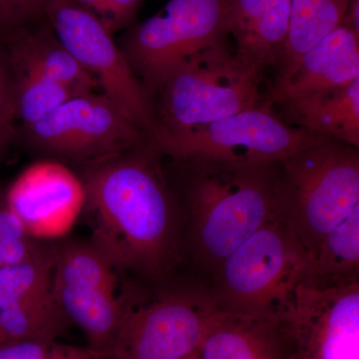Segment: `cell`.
<instances>
[{
    "mask_svg": "<svg viewBox=\"0 0 359 359\" xmlns=\"http://www.w3.org/2000/svg\"><path fill=\"white\" fill-rule=\"evenodd\" d=\"M150 140L90 163L84 179L94 242L115 266L144 276L171 271L180 259V211Z\"/></svg>",
    "mask_w": 359,
    "mask_h": 359,
    "instance_id": "cell-1",
    "label": "cell"
},
{
    "mask_svg": "<svg viewBox=\"0 0 359 359\" xmlns=\"http://www.w3.org/2000/svg\"><path fill=\"white\" fill-rule=\"evenodd\" d=\"M174 161L182 168V192L194 254L201 266L214 276L233 250L276 219V163Z\"/></svg>",
    "mask_w": 359,
    "mask_h": 359,
    "instance_id": "cell-2",
    "label": "cell"
},
{
    "mask_svg": "<svg viewBox=\"0 0 359 359\" xmlns=\"http://www.w3.org/2000/svg\"><path fill=\"white\" fill-rule=\"evenodd\" d=\"M273 208L313 263L327 236L359 210L358 149L320 135L276 162Z\"/></svg>",
    "mask_w": 359,
    "mask_h": 359,
    "instance_id": "cell-3",
    "label": "cell"
},
{
    "mask_svg": "<svg viewBox=\"0 0 359 359\" xmlns=\"http://www.w3.org/2000/svg\"><path fill=\"white\" fill-rule=\"evenodd\" d=\"M228 35L194 53L158 92L151 137L171 134L263 104V72L231 47ZM150 137V138H151Z\"/></svg>",
    "mask_w": 359,
    "mask_h": 359,
    "instance_id": "cell-4",
    "label": "cell"
},
{
    "mask_svg": "<svg viewBox=\"0 0 359 359\" xmlns=\"http://www.w3.org/2000/svg\"><path fill=\"white\" fill-rule=\"evenodd\" d=\"M311 264L294 233L273 219L222 262L210 292L219 311L280 320Z\"/></svg>",
    "mask_w": 359,
    "mask_h": 359,
    "instance_id": "cell-5",
    "label": "cell"
},
{
    "mask_svg": "<svg viewBox=\"0 0 359 359\" xmlns=\"http://www.w3.org/2000/svg\"><path fill=\"white\" fill-rule=\"evenodd\" d=\"M226 4V0H169L124 35L120 48L152 99L187 59L228 35Z\"/></svg>",
    "mask_w": 359,
    "mask_h": 359,
    "instance_id": "cell-6",
    "label": "cell"
},
{
    "mask_svg": "<svg viewBox=\"0 0 359 359\" xmlns=\"http://www.w3.org/2000/svg\"><path fill=\"white\" fill-rule=\"evenodd\" d=\"M320 136L292 127L264 104L171 134L149 140L162 156L173 160L207 159L273 164Z\"/></svg>",
    "mask_w": 359,
    "mask_h": 359,
    "instance_id": "cell-7",
    "label": "cell"
},
{
    "mask_svg": "<svg viewBox=\"0 0 359 359\" xmlns=\"http://www.w3.org/2000/svg\"><path fill=\"white\" fill-rule=\"evenodd\" d=\"M45 18L78 65L150 139L156 127L154 100L135 74L113 33L73 0H51Z\"/></svg>",
    "mask_w": 359,
    "mask_h": 359,
    "instance_id": "cell-8",
    "label": "cell"
},
{
    "mask_svg": "<svg viewBox=\"0 0 359 359\" xmlns=\"http://www.w3.org/2000/svg\"><path fill=\"white\" fill-rule=\"evenodd\" d=\"M18 134L40 154L89 163L149 141L109 97L96 91L71 97L43 119L20 127Z\"/></svg>",
    "mask_w": 359,
    "mask_h": 359,
    "instance_id": "cell-9",
    "label": "cell"
},
{
    "mask_svg": "<svg viewBox=\"0 0 359 359\" xmlns=\"http://www.w3.org/2000/svg\"><path fill=\"white\" fill-rule=\"evenodd\" d=\"M115 264L93 244L54 250L53 292L88 347L104 359L114 346L128 304L117 294Z\"/></svg>",
    "mask_w": 359,
    "mask_h": 359,
    "instance_id": "cell-10",
    "label": "cell"
},
{
    "mask_svg": "<svg viewBox=\"0 0 359 359\" xmlns=\"http://www.w3.org/2000/svg\"><path fill=\"white\" fill-rule=\"evenodd\" d=\"M219 311L210 290L168 292L128 304L114 346L104 359H183L198 351Z\"/></svg>",
    "mask_w": 359,
    "mask_h": 359,
    "instance_id": "cell-11",
    "label": "cell"
},
{
    "mask_svg": "<svg viewBox=\"0 0 359 359\" xmlns=\"http://www.w3.org/2000/svg\"><path fill=\"white\" fill-rule=\"evenodd\" d=\"M280 321L292 359H359V280L325 285L306 276Z\"/></svg>",
    "mask_w": 359,
    "mask_h": 359,
    "instance_id": "cell-12",
    "label": "cell"
},
{
    "mask_svg": "<svg viewBox=\"0 0 359 359\" xmlns=\"http://www.w3.org/2000/svg\"><path fill=\"white\" fill-rule=\"evenodd\" d=\"M4 194L7 204L33 238L66 235L86 204L83 181L56 161L30 165Z\"/></svg>",
    "mask_w": 359,
    "mask_h": 359,
    "instance_id": "cell-13",
    "label": "cell"
},
{
    "mask_svg": "<svg viewBox=\"0 0 359 359\" xmlns=\"http://www.w3.org/2000/svg\"><path fill=\"white\" fill-rule=\"evenodd\" d=\"M359 79V35L341 25L302 56L292 75L264 95L263 104L276 103L313 92L337 88Z\"/></svg>",
    "mask_w": 359,
    "mask_h": 359,
    "instance_id": "cell-14",
    "label": "cell"
},
{
    "mask_svg": "<svg viewBox=\"0 0 359 359\" xmlns=\"http://www.w3.org/2000/svg\"><path fill=\"white\" fill-rule=\"evenodd\" d=\"M9 65L39 73L72 90L90 93L99 88L91 75L71 56L46 18L27 25L8 26L0 34Z\"/></svg>",
    "mask_w": 359,
    "mask_h": 359,
    "instance_id": "cell-15",
    "label": "cell"
},
{
    "mask_svg": "<svg viewBox=\"0 0 359 359\" xmlns=\"http://www.w3.org/2000/svg\"><path fill=\"white\" fill-rule=\"evenodd\" d=\"M201 359H292V344L280 320L219 311L199 348Z\"/></svg>",
    "mask_w": 359,
    "mask_h": 359,
    "instance_id": "cell-16",
    "label": "cell"
},
{
    "mask_svg": "<svg viewBox=\"0 0 359 359\" xmlns=\"http://www.w3.org/2000/svg\"><path fill=\"white\" fill-rule=\"evenodd\" d=\"M290 20V0H226V34L237 53L262 70L280 62Z\"/></svg>",
    "mask_w": 359,
    "mask_h": 359,
    "instance_id": "cell-17",
    "label": "cell"
},
{
    "mask_svg": "<svg viewBox=\"0 0 359 359\" xmlns=\"http://www.w3.org/2000/svg\"><path fill=\"white\" fill-rule=\"evenodd\" d=\"M299 128L359 147V79L276 103Z\"/></svg>",
    "mask_w": 359,
    "mask_h": 359,
    "instance_id": "cell-18",
    "label": "cell"
},
{
    "mask_svg": "<svg viewBox=\"0 0 359 359\" xmlns=\"http://www.w3.org/2000/svg\"><path fill=\"white\" fill-rule=\"evenodd\" d=\"M349 0H290L289 34L271 88L282 85L302 56L342 25Z\"/></svg>",
    "mask_w": 359,
    "mask_h": 359,
    "instance_id": "cell-19",
    "label": "cell"
},
{
    "mask_svg": "<svg viewBox=\"0 0 359 359\" xmlns=\"http://www.w3.org/2000/svg\"><path fill=\"white\" fill-rule=\"evenodd\" d=\"M54 252L41 249L30 259L0 268V311L53 290Z\"/></svg>",
    "mask_w": 359,
    "mask_h": 359,
    "instance_id": "cell-20",
    "label": "cell"
},
{
    "mask_svg": "<svg viewBox=\"0 0 359 359\" xmlns=\"http://www.w3.org/2000/svg\"><path fill=\"white\" fill-rule=\"evenodd\" d=\"M11 69L15 94L16 118L18 123L20 122V127L29 126L43 119L71 97L77 95L65 85L39 73L11 65Z\"/></svg>",
    "mask_w": 359,
    "mask_h": 359,
    "instance_id": "cell-21",
    "label": "cell"
},
{
    "mask_svg": "<svg viewBox=\"0 0 359 359\" xmlns=\"http://www.w3.org/2000/svg\"><path fill=\"white\" fill-rule=\"evenodd\" d=\"M30 237L20 219L0 191V268L30 259L41 250Z\"/></svg>",
    "mask_w": 359,
    "mask_h": 359,
    "instance_id": "cell-22",
    "label": "cell"
},
{
    "mask_svg": "<svg viewBox=\"0 0 359 359\" xmlns=\"http://www.w3.org/2000/svg\"><path fill=\"white\" fill-rule=\"evenodd\" d=\"M0 359H99L89 347L51 341H11L0 344Z\"/></svg>",
    "mask_w": 359,
    "mask_h": 359,
    "instance_id": "cell-23",
    "label": "cell"
},
{
    "mask_svg": "<svg viewBox=\"0 0 359 359\" xmlns=\"http://www.w3.org/2000/svg\"><path fill=\"white\" fill-rule=\"evenodd\" d=\"M18 131L13 73L0 42V161L6 155Z\"/></svg>",
    "mask_w": 359,
    "mask_h": 359,
    "instance_id": "cell-24",
    "label": "cell"
},
{
    "mask_svg": "<svg viewBox=\"0 0 359 359\" xmlns=\"http://www.w3.org/2000/svg\"><path fill=\"white\" fill-rule=\"evenodd\" d=\"M94 14L110 32L130 25L144 0H73Z\"/></svg>",
    "mask_w": 359,
    "mask_h": 359,
    "instance_id": "cell-25",
    "label": "cell"
},
{
    "mask_svg": "<svg viewBox=\"0 0 359 359\" xmlns=\"http://www.w3.org/2000/svg\"><path fill=\"white\" fill-rule=\"evenodd\" d=\"M51 0H0V14L9 26L27 25L45 18Z\"/></svg>",
    "mask_w": 359,
    "mask_h": 359,
    "instance_id": "cell-26",
    "label": "cell"
},
{
    "mask_svg": "<svg viewBox=\"0 0 359 359\" xmlns=\"http://www.w3.org/2000/svg\"><path fill=\"white\" fill-rule=\"evenodd\" d=\"M342 25L359 35V0H349Z\"/></svg>",
    "mask_w": 359,
    "mask_h": 359,
    "instance_id": "cell-27",
    "label": "cell"
},
{
    "mask_svg": "<svg viewBox=\"0 0 359 359\" xmlns=\"http://www.w3.org/2000/svg\"><path fill=\"white\" fill-rule=\"evenodd\" d=\"M8 23L6 22V20H4V16L0 14V34L8 27Z\"/></svg>",
    "mask_w": 359,
    "mask_h": 359,
    "instance_id": "cell-28",
    "label": "cell"
},
{
    "mask_svg": "<svg viewBox=\"0 0 359 359\" xmlns=\"http://www.w3.org/2000/svg\"><path fill=\"white\" fill-rule=\"evenodd\" d=\"M183 359H201L199 353H198V351H194V353L189 354L188 356L184 358Z\"/></svg>",
    "mask_w": 359,
    "mask_h": 359,
    "instance_id": "cell-29",
    "label": "cell"
},
{
    "mask_svg": "<svg viewBox=\"0 0 359 359\" xmlns=\"http://www.w3.org/2000/svg\"><path fill=\"white\" fill-rule=\"evenodd\" d=\"M4 344V337H2L1 330H0V344Z\"/></svg>",
    "mask_w": 359,
    "mask_h": 359,
    "instance_id": "cell-30",
    "label": "cell"
}]
</instances>
